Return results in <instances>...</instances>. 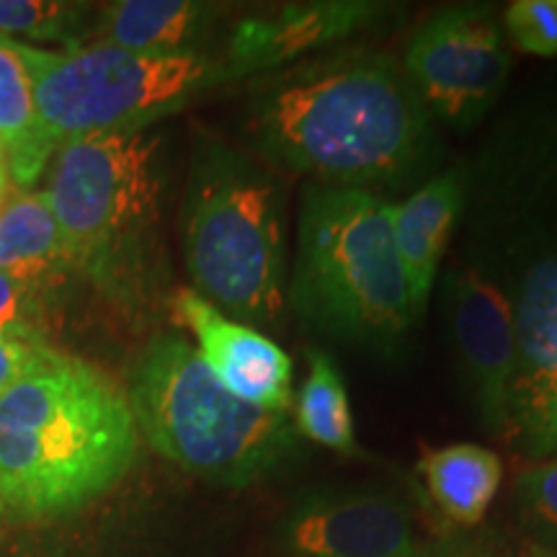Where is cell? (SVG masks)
I'll return each mask as SVG.
<instances>
[{
  "label": "cell",
  "instance_id": "6da1fadb",
  "mask_svg": "<svg viewBox=\"0 0 557 557\" xmlns=\"http://www.w3.org/2000/svg\"><path fill=\"white\" fill-rule=\"evenodd\" d=\"M253 145L312 184L369 189L413 171L429 111L398 62L338 54L278 70L253 101Z\"/></svg>",
  "mask_w": 557,
  "mask_h": 557
},
{
  "label": "cell",
  "instance_id": "7a4b0ae2",
  "mask_svg": "<svg viewBox=\"0 0 557 557\" xmlns=\"http://www.w3.org/2000/svg\"><path fill=\"white\" fill-rule=\"evenodd\" d=\"M127 393L88 361L50 351L0 395V498L24 517L86 506L132 468Z\"/></svg>",
  "mask_w": 557,
  "mask_h": 557
},
{
  "label": "cell",
  "instance_id": "3957f363",
  "mask_svg": "<svg viewBox=\"0 0 557 557\" xmlns=\"http://www.w3.org/2000/svg\"><path fill=\"white\" fill-rule=\"evenodd\" d=\"M292 308L312 329L387 344L416 323L393 233V205L357 186L310 184L297 220Z\"/></svg>",
  "mask_w": 557,
  "mask_h": 557
},
{
  "label": "cell",
  "instance_id": "277c9868",
  "mask_svg": "<svg viewBox=\"0 0 557 557\" xmlns=\"http://www.w3.org/2000/svg\"><path fill=\"white\" fill-rule=\"evenodd\" d=\"M127 398L137 431L158 455L214 483H253L299 444L292 413L235 398L189 341L169 333L139 354Z\"/></svg>",
  "mask_w": 557,
  "mask_h": 557
},
{
  "label": "cell",
  "instance_id": "5b68a950",
  "mask_svg": "<svg viewBox=\"0 0 557 557\" xmlns=\"http://www.w3.org/2000/svg\"><path fill=\"white\" fill-rule=\"evenodd\" d=\"M184 256L197 295L250 329H276L287 308V250L271 173L240 152H201L184 209Z\"/></svg>",
  "mask_w": 557,
  "mask_h": 557
},
{
  "label": "cell",
  "instance_id": "8992f818",
  "mask_svg": "<svg viewBox=\"0 0 557 557\" xmlns=\"http://www.w3.org/2000/svg\"><path fill=\"white\" fill-rule=\"evenodd\" d=\"M158 145L148 127L73 139L52 152L41 191L70 261L120 297L135 295L150 276Z\"/></svg>",
  "mask_w": 557,
  "mask_h": 557
},
{
  "label": "cell",
  "instance_id": "52a82bcc",
  "mask_svg": "<svg viewBox=\"0 0 557 557\" xmlns=\"http://www.w3.org/2000/svg\"><path fill=\"white\" fill-rule=\"evenodd\" d=\"M39 129L52 152L73 139L148 127L227 75L201 52L139 54L109 45L47 52L21 45Z\"/></svg>",
  "mask_w": 557,
  "mask_h": 557
},
{
  "label": "cell",
  "instance_id": "ba28073f",
  "mask_svg": "<svg viewBox=\"0 0 557 557\" xmlns=\"http://www.w3.org/2000/svg\"><path fill=\"white\" fill-rule=\"evenodd\" d=\"M511 70L506 34L496 13L457 5L431 13L413 32L403 73L429 114L449 124L480 120Z\"/></svg>",
  "mask_w": 557,
  "mask_h": 557
},
{
  "label": "cell",
  "instance_id": "9c48e42d",
  "mask_svg": "<svg viewBox=\"0 0 557 557\" xmlns=\"http://www.w3.org/2000/svg\"><path fill=\"white\" fill-rule=\"evenodd\" d=\"M287 557H410L421 549L408 508L385 493H312L278 521Z\"/></svg>",
  "mask_w": 557,
  "mask_h": 557
},
{
  "label": "cell",
  "instance_id": "30bf717a",
  "mask_svg": "<svg viewBox=\"0 0 557 557\" xmlns=\"http://www.w3.org/2000/svg\"><path fill=\"white\" fill-rule=\"evenodd\" d=\"M511 305L519 369L508 431L532 457H557V250L527 269Z\"/></svg>",
  "mask_w": 557,
  "mask_h": 557
},
{
  "label": "cell",
  "instance_id": "8fae6325",
  "mask_svg": "<svg viewBox=\"0 0 557 557\" xmlns=\"http://www.w3.org/2000/svg\"><path fill=\"white\" fill-rule=\"evenodd\" d=\"M449 318L465 377L480 413L487 426L508 431L519 369L511 299L483 276L468 271L449 282Z\"/></svg>",
  "mask_w": 557,
  "mask_h": 557
},
{
  "label": "cell",
  "instance_id": "7c38bea8",
  "mask_svg": "<svg viewBox=\"0 0 557 557\" xmlns=\"http://www.w3.org/2000/svg\"><path fill=\"white\" fill-rule=\"evenodd\" d=\"M178 323L197 341L199 357L235 398L292 413V359L267 333L227 318L194 289L173 295Z\"/></svg>",
  "mask_w": 557,
  "mask_h": 557
},
{
  "label": "cell",
  "instance_id": "4fadbf2b",
  "mask_svg": "<svg viewBox=\"0 0 557 557\" xmlns=\"http://www.w3.org/2000/svg\"><path fill=\"white\" fill-rule=\"evenodd\" d=\"M377 3L318 0L250 13L230 39L227 73H278L305 54L331 50L380 16Z\"/></svg>",
  "mask_w": 557,
  "mask_h": 557
},
{
  "label": "cell",
  "instance_id": "5bb4252c",
  "mask_svg": "<svg viewBox=\"0 0 557 557\" xmlns=\"http://www.w3.org/2000/svg\"><path fill=\"white\" fill-rule=\"evenodd\" d=\"M462 199V173L447 171L426 181L406 201L393 205V233L395 243H398L403 271H406L410 312H413L416 323L426 312L438 263H442L444 250L449 246Z\"/></svg>",
  "mask_w": 557,
  "mask_h": 557
},
{
  "label": "cell",
  "instance_id": "9a60e30c",
  "mask_svg": "<svg viewBox=\"0 0 557 557\" xmlns=\"http://www.w3.org/2000/svg\"><path fill=\"white\" fill-rule=\"evenodd\" d=\"M212 13V5L189 0H120L103 9L96 45L139 54L197 52Z\"/></svg>",
  "mask_w": 557,
  "mask_h": 557
},
{
  "label": "cell",
  "instance_id": "2e32d148",
  "mask_svg": "<svg viewBox=\"0 0 557 557\" xmlns=\"http://www.w3.org/2000/svg\"><path fill=\"white\" fill-rule=\"evenodd\" d=\"M434 504L457 524H478L496 498L504 462L480 444H449L429 451L418 465Z\"/></svg>",
  "mask_w": 557,
  "mask_h": 557
},
{
  "label": "cell",
  "instance_id": "e0dca14e",
  "mask_svg": "<svg viewBox=\"0 0 557 557\" xmlns=\"http://www.w3.org/2000/svg\"><path fill=\"white\" fill-rule=\"evenodd\" d=\"M0 148L21 184H32L52 156L39 129L32 75L21 45L0 34Z\"/></svg>",
  "mask_w": 557,
  "mask_h": 557
},
{
  "label": "cell",
  "instance_id": "ac0fdd59",
  "mask_svg": "<svg viewBox=\"0 0 557 557\" xmlns=\"http://www.w3.org/2000/svg\"><path fill=\"white\" fill-rule=\"evenodd\" d=\"M70 261L58 220L41 194H13L0 205V271L26 282Z\"/></svg>",
  "mask_w": 557,
  "mask_h": 557
},
{
  "label": "cell",
  "instance_id": "d6986e66",
  "mask_svg": "<svg viewBox=\"0 0 557 557\" xmlns=\"http://www.w3.org/2000/svg\"><path fill=\"white\" fill-rule=\"evenodd\" d=\"M292 418H295L297 434L320 447L338 451V455L359 451L344 374L336 361L320 348H308V377L297 389Z\"/></svg>",
  "mask_w": 557,
  "mask_h": 557
},
{
  "label": "cell",
  "instance_id": "ffe728a7",
  "mask_svg": "<svg viewBox=\"0 0 557 557\" xmlns=\"http://www.w3.org/2000/svg\"><path fill=\"white\" fill-rule=\"evenodd\" d=\"M500 26L519 52L557 58V0H513Z\"/></svg>",
  "mask_w": 557,
  "mask_h": 557
},
{
  "label": "cell",
  "instance_id": "44dd1931",
  "mask_svg": "<svg viewBox=\"0 0 557 557\" xmlns=\"http://www.w3.org/2000/svg\"><path fill=\"white\" fill-rule=\"evenodd\" d=\"M81 5L39 3V0H0V34H32L62 39L81 16Z\"/></svg>",
  "mask_w": 557,
  "mask_h": 557
},
{
  "label": "cell",
  "instance_id": "7402d4cb",
  "mask_svg": "<svg viewBox=\"0 0 557 557\" xmlns=\"http://www.w3.org/2000/svg\"><path fill=\"white\" fill-rule=\"evenodd\" d=\"M517 493L529 517L557 532V459H545L521 472Z\"/></svg>",
  "mask_w": 557,
  "mask_h": 557
},
{
  "label": "cell",
  "instance_id": "603a6c76",
  "mask_svg": "<svg viewBox=\"0 0 557 557\" xmlns=\"http://www.w3.org/2000/svg\"><path fill=\"white\" fill-rule=\"evenodd\" d=\"M52 348L24 336V331H0V395L34 372Z\"/></svg>",
  "mask_w": 557,
  "mask_h": 557
},
{
  "label": "cell",
  "instance_id": "cb8c5ba5",
  "mask_svg": "<svg viewBox=\"0 0 557 557\" xmlns=\"http://www.w3.org/2000/svg\"><path fill=\"white\" fill-rule=\"evenodd\" d=\"M21 308H24L21 282L0 271V331H24Z\"/></svg>",
  "mask_w": 557,
  "mask_h": 557
},
{
  "label": "cell",
  "instance_id": "d4e9b609",
  "mask_svg": "<svg viewBox=\"0 0 557 557\" xmlns=\"http://www.w3.org/2000/svg\"><path fill=\"white\" fill-rule=\"evenodd\" d=\"M410 557H475V555L459 553V549H426V547H421L418 553H413Z\"/></svg>",
  "mask_w": 557,
  "mask_h": 557
},
{
  "label": "cell",
  "instance_id": "484cf974",
  "mask_svg": "<svg viewBox=\"0 0 557 557\" xmlns=\"http://www.w3.org/2000/svg\"><path fill=\"white\" fill-rule=\"evenodd\" d=\"M5 189H9V171H5L3 160H0V205L5 201Z\"/></svg>",
  "mask_w": 557,
  "mask_h": 557
},
{
  "label": "cell",
  "instance_id": "4316f807",
  "mask_svg": "<svg viewBox=\"0 0 557 557\" xmlns=\"http://www.w3.org/2000/svg\"><path fill=\"white\" fill-rule=\"evenodd\" d=\"M521 557H557V555H553V553H547V549H540V547H534V549H529V553H524Z\"/></svg>",
  "mask_w": 557,
  "mask_h": 557
},
{
  "label": "cell",
  "instance_id": "83f0119b",
  "mask_svg": "<svg viewBox=\"0 0 557 557\" xmlns=\"http://www.w3.org/2000/svg\"><path fill=\"white\" fill-rule=\"evenodd\" d=\"M0 511H3V498H0Z\"/></svg>",
  "mask_w": 557,
  "mask_h": 557
},
{
  "label": "cell",
  "instance_id": "f1b7e54d",
  "mask_svg": "<svg viewBox=\"0 0 557 557\" xmlns=\"http://www.w3.org/2000/svg\"><path fill=\"white\" fill-rule=\"evenodd\" d=\"M0 156H3V148H0Z\"/></svg>",
  "mask_w": 557,
  "mask_h": 557
}]
</instances>
